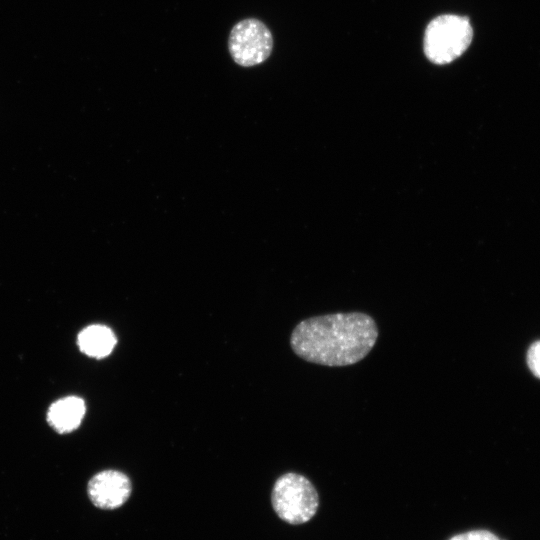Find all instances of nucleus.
<instances>
[{
    "label": "nucleus",
    "instance_id": "f257e3e1",
    "mask_svg": "<svg viewBox=\"0 0 540 540\" xmlns=\"http://www.w3.org/2000/svg\"><path fill=\"white\" fill-rule=\"evenodd\" d=\"M378 329L374 319L361 312L336 313L301 321L290 344L300 358L324 366L352 365L374 347Z\"/></svg>",
    "mask_w": 540,
    "mask_h": 540
},
{
    "label": "nucleus",
    "instance_id": "f03ea898",
    "mask_svg": "<svg viewBox=\"0 0 540 540\" xmlns=\"http://www.w3.org/2000/svg\"><path fill=\"white\" fill-rule=\"evenodd\" d=\"M473 29L467 17L444 14L429 22L424 34V53L435 64H448L471 44Z\"/></svg>",
    "mask_w": 540,
    "mask_h": 540
},
{
    "label": "nucleus",
    "instance_id": "7ed1b4c3",
    "mask_svg": "<svg viewBox=\"0 0 540 540\" xmlns=\"http://www.w3.org/2000/svg\"><path fill=\"white\" fill-rule=\"evenodd\" d=\"M271 500L276 514L293 525L309 521L319 505L318 493L312 483L306 477L293 472L276 480Z\"/></svg>",
    "mask_w": 540,
    "mask_h": 540
},
{
    "label": "nucleus",
    "instance_id": "20e7f679",
    "mask_svg": "<svg viewBox=\"0 0 540 540\" xmlns=\"http://www.w3.org/2000/svg\"><path fill=\"white\" fill-rule=\"evenodd\" d=\"M272 48L270 30L256 18L241 20L231 29L228 49L232 59L240 66L261 64L270 56Z\"/></svg>",
    "mask_w": 540,
    "mask_h": 540
},
{
    "label": "nucleus",
    "instance_id": "39448f33",
    "mask_svg": "<svg viewBox=\"0 0 540 540\" xmlns=\"http://www.w3.org/2000/svg\"><path fill=\"white\" fill-rule=\"evenodd\" d=\"M87 490L90 500L96 507L112 510L128 500L132 485L124 473L117 470H104L89 480Z\"/></svg>",
    "mask_w": 540,
    "mask_h": 540
},
{
    "label": "nucleus",
    "instance_id": "423d86ee",
    "mask_svg": "<svg viewBox=\"0 0 540 540\" xmlns=\"http://www.w3.org/2000/svg\"><path fill=\"white\" fill-rule=\"evenodd\" d=\"M85 411L86 406L83 399L77 396H67L50 405L47 421L58 433H69L79 427Z\"/></svg>",
    "mask_w": 540,
    "mask_h": 540
},
{
    "label": "nucleus",
    "instance_id": "0eeeda50",
    "mask_svg": "<svg viewBox=\"0 0 540 540\" xmlns=\"http://www.w3.org/2000/svg\"><path fill=\"white\" fill-rule=\"evenodd\" d=\"M116 342L113 331L101 324L85 327L77 338V344L81 352L98 359L108 356L115 347Z\"/></svg>",
    "mask_w": 540,
    "mask_h": 540
},
{
    "label": "nucleus",
    "instance_id": "6e6552de",
    "mask_svg": "<svg viewBox=\"0 0 540 540\" xmlns=\"http://www.w3.org/2000/svg\"><path fill=\"white\" fill-rule=\"evenodd\" d=\"M449 540H502L487 530H472L451 537Z\"/></svg>",
    "mask_w": 540,
    "mask_h": 540
},
{
    "label": "nucleus",
    "instance_id": "1a4fd4ad",
    "mask_svg": "<svg viewBox=\"0 0 540 540\" xmlns=\"http://www.w3.org/2000/svg\"><path fill=\"white\" fill-rule=\"evenodd\" d=\"M527 363L532 373L540 378V341L530 346L527 353Z\"/></svg>",
    "mask_w": 540,
    "mask_h": 540
}]
</instances>
